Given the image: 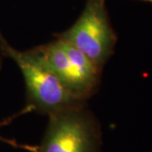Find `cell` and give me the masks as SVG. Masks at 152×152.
<instances>
[{
  "label": "cell",
  "instance_id": "cell-1",
  "mask_svg": "<svg viewBox=\"0 0 152 152\" xmlns=\"http://www.w3.org/2000/svg\"><path fill=\"white\" fill-rule=\"evenodd\" d=\"M0 47L2 53L14 60L21 71L26 88L27 107L31 111L49 115L73 105L85 103L68 91L33 49L19 51L1 35Z\"/></svg>",
  "mask_w": 152,
  "mask_h": 152
},
{
  "label": "cell",
  "instance_id": "cell-2",
  "mask_svg": "<svg viewBox=\"0 0 152 152\" xmlns=\"http://www.w3.org/2000/svg\"><path fill=\"white\" fill-rule=\"evenodd\" d=\"M33 51L78 101L85 102L96 91L102 69L65 39L57 37Z\"/></svg>",
  "mask_w": 152,
  "mask_h": 152
},
{
  "label": "cell",
  "instance_id": "cell-3",
  "mask_svg": "<svg viewBox=\"0 0 152 152\" xmlns=\"http://www.w3.org/2000/svg\"><path fill=\"white\" fill-rule=\"evenodd\" d=\"M48 116L47 130L36 152H100V126L84 103Z\"/></svg>",
  "mask_w": 152,
  "mask_h": 152
},
{
  "label": "cell",
  "instance_id": "cell-4",
  "mask_svg": "<svg viewBox=\"0 0 152 152\" xmlns=\"http://www.w3.org/2000/svg\"><path fill=\"white\" fill-rule=\"evenodd\" d=\"M55 36L70 42L102 69L113 53L118 40L109 20L106 0H87L75 24Z\"/></svg>",
  "mask_w": 152,
  "mask_h": 152
},
{
  "label": "cell",
  "instance_id": "cell-5",
  "mask_svg": "<svg viewBox=\"0 0 152 152\" xmlns=\"http://www.w3.org/2000/svg\"><path fill=\"white\" fill-rule=\"evenodd\" d=\"M0 140H4V141L7 142V143H9V144H10V145H14V146L21 147V148H22V146H20V145H17V144H16V143H15V142L12 141V140H4V139H3V138H1V137H0Z\"/></svg>",
  "mask_w": 152,
  "mask_h": 152
},
{
  "label": "cell",
  "instance_id": "cell-6",
  "mask_svg": "<svg viewBox=\"0 0 152 152\" xmlns=\"http://www.w3.org/2000/svg\"><path fill=\"white\" fill-rule=\"evenodd\" d=\"M142 1H145V2H148V3H150V4H152V0H142Z\"/></svg>",
  "mask_w": 152,
  "mask_h": 152
}]
</instances>
